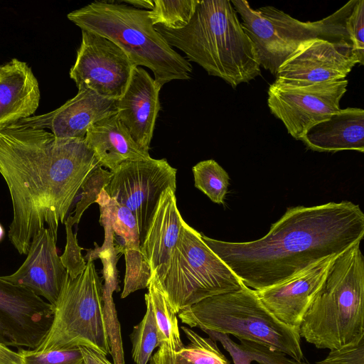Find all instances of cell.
<instances>
[{"mask_svg":"<svg viewBox=\"0 0 364 364\" xmlns=\"http://www.w3.org/2000/svg\"><path fill=\"white\" fill-rule=\"evenodd\" d=\"M99 166L85 139L59 138L21 119L0 128V174L13 210L8 237L20 255L43 228L57 240L59 223Z\"/></svg>","mask_w":364,"mask_h":364,"instance_id":"1","label":"cell"},{"mask_svg":"<svg viewBox=\"0 0 364 364\" xmlns=\"http://www.w3.org/2000/svg\"><path fill=\"white\" fill-rule=\"evenodd\" d=\"M364 213L350 201L288 208L264 236L244 242L201 237L245 286L262 290L284 282L360 242Z\"/></svg>","mask_w":364,"mask_h":364,"instance_id":"2","label":"cell"},{"mask_svg":"<svg viewBox=\"0 0 364 364\" xmlns=\"http://www.w3.org/2000/svg\"><path fill=\"white\" fill-rule=\"evenodd\" d=\"M154 26L171 47L183 52L188 61L232 87L260 74L256 48L230 0H198L191 21L183 28Z\"/></svg>","mask_w":364,"mask_h":364,"instance_id":"3","label":"cell"},{"mask_svg":"<svg viewBox=\"0 0 364 364\" xmlns=\"http://www.w3.org/2000/svg\"><path fill=\"white\" fill-rule=\"evenodd\" d=\"M81 30L117 45L136 66L149 68L162 87L175 80H189L192 65L155 29L148 10L125 4L94 1L68 14Z\"/></svg>","mask_w":364,"mask_h":364,"instance_id":"4","label":"cell"},{"mask_svg":"<svg viewBox=\"0 0 364 364\" xmlns=\"http://www.w3.org/2000/svg\"><path fill=\"white\" fill-rule=\"evenodd\" d=\"M357 242L339 255L306 312L300 337L318 349H338L364 336V259Z\"/></svg>","mask_w":364,"mask_h":364,"instance_id":"5","label":"cell"},{"mask_svg":"<svg viewBox=\"0 0 364 364\" xmlns=\"http://www.w3.org/2000/svg\"><path fill=\"white\" fill-rule=\"evenodd\" d=\"M178 316L191 327L262 343L304 362L299 330L277 320L263 305L256 290L245 284L238 290L204 299Z\"/></svg>","mask_w":364,"mask_h":364,"instance_id":"6","label":"cell"},{"mask_svg":"<svg viewBox=\"0 0 364 364\" xmlns=\"http://www.w3.org/2000/svg\"><path fill=\"white\" fill-rule=\"evenodd\" d=\"M356 1L350 0L331 15L313 22L300 21L272 6L253 9L245 0L231 3L256 48L260 66L275 75L279 66L308 41L323 38L351 43L346 21Z\"/></svg>","mask_w":364,"mask_h":364,"instance_id":"7","label":"cell"},{"mask_svg":"<svg viewBox=\"0 0 364 364\" xmlns=\"http://www.w3.org/2000/svg\"><path fill=\"white\" fill-rule=\"evenodd\" d=\"M102 284L94 260L87 259L85 270L69 276L53 306L48 333L35 349L45 352L86 346L107 355L108 337L102 311Z\"/></svg>","mask_w":364,"mask_h":364,"instance_id":"8","label":"cell"},{"mask_svg":"<svg viewBox=\"0 0 364 364\" xmlns=\"http://www.w3.org/2000/svg\"><path fill=\"white\" fill-rule=\"evenodd\" d=\"M160 282L176 314L204 299L238 290L243 285L205 243L201 233L184 220L166 272Z\"/></svg>","mask_w":364,"mask_h":364,"instance_id":"9","label":"cell"},{"mask_svg":"<svg viewBox=\"0 0 364 364\" xmlns=\"http://www.w3.org/2000/svg\"><path fill=\"white\" fill-rule=\"evenodd\" d=\"M176 171L166 159L151 158L124 162L112 172L104 190L134 215L141 244L161 194L176 188Z\"/></svg>","mask_w":364,"mask_h":364,"instance_id":"10","label":"cell"},{"mask_svg":"<svg viewBox=\"0 0 364 364\" xmlns=\"http://www.w3.org/2000/svg\"><path fill=\"white\" fill-rule=\"evenodd\" d=\"M348 84L346 79L303 86L274 82L268 90V107L288 133L301 140L311 126L340 109Z\"/></svg>","mask_w":364,"mask_h":364,"instance_id":"11","label":"cell"},{"mask_svg":"<svg viewBox=\"0 0 364 364\" xmlns=\"http://www.w3.org/2000/svg\"><path fill=\"white\" fill-rule=\"evenodd\" d=\"M82 39L70 77L77 89L88 88L117 100L124 93L136 67L117 45L102 36L81 30Z\"/></svg>","mask_w":364,"mask_h":364,"instance_id":"12","label":"cell"},{"mask_svg":"<svg viewBox=\"0 0 364 364\" xmlns=\"http://www.w3.org/2000/svg\"><path fill=\"white\" fill-rule=\"evenodd\" d=\"M358 63L350 43L314 38L303 43L279 66L274 82L303 86L343 80Z\"/></svg>","mask_w":364,"mask_h":364,"instance_id":"13","label":"cell"},{"mask_svg":"<svg viewBox=\"0 0 364 364\" xmlns=\"http://www.w3.org/2000/svg\"><path fill=\"white\" fill-rule=\"evenodd\" d=\"M56 241L47 228H42L33 237L21 267L0 279L29 289L54 306L69 276L58 255Z\"/></svg>","mask_w":364,"mask_h":364,"instance_id":"14","label":"cell"},{"mask_svg":"<svg viewBox=\"0 0 364 364\" xmlns=\"http://www.w3.org/2000/svg\"><path fill=\"white\" fill-rule=\"evenodd\" d=\"M338 256L323 259L284 282L256 291L259 299L277 320L299 330L306 312Z\"/></svg>","mask_w":364,"mask_h":364,"instance_id":"15","label":"cell"},{"mask_svg":"<svg viewBox=\"0 0 364 364\" xmlns=\"http://www.w3.org/2000/svg\"><path fill=\"white\" fill-rule=\"evenodd\" d=\"M114 113V100L104 97L90 89L80 88L74 97L59 108L21 120L38 128L49 129L59 138L85 139L91 125Z\"/></svg>","mask_w":364,"mask_h":364,"instance_id":"16","label":"cell"},{"mask_svg":"<svg viewBox=\"0 0 364 364\" xmlns=\"http://www.w3.org/2000/svg\"><path fill=\"white\" fill-rule=\"evenodd\" d=\"M161 89L146 70L136 66L124 93L115 100L118 118L133 139L147 151L161 108Z\"/></svg>","mask_w":364,"mask_h":364,"instance_id":"17","label":"cell"},{"mask_svg":"<svg viewBox=\"0 0 364 364\" xmlns=\"http://www.w3.org/2000/svg\"><path fill=\"white\" fill-rule=\"evenodd\" d=\"M107 211L114 236L122 243L119 252L124 254L126 272L121 298L148 287L151 275L150 267L141 251L139 232L136 218L126 207L118 203L103 189L95 200Z\"/></svg>","mask_w":364,"mask_h":364,"instance_id":"18","label":"cell"},{"mask_svg":"<svg viewBox=\"0 0 364 364\" xmlns=\"http://www.w3.org/2000/svg\"><path fill=\"white\" fill-rule=\"evenodd\" d=\"M175 191L168 188L161 194L141 244L145 261L160 282L166 272L183 220L176 205Z\"/></svg>","mask_w":364,"mask_h":364,"instance_id":"19","label":"cell"},{"mask_svg":"<svg viewBox=\"0 0 364 364\" xmlns=\"http://www.w3.org/2000/svg\"><path fill=\"white\" fill-rule=\"evenodd\" d=\"M41 98L39 85L30 67L14 58L0 70V128L32 117Z\"/></svg>","mask_w":364,"mask_h":364,"instance_id":"20","label":"cell"},{"mask_svg":"<svg viewBox=\"0 0 364 364\" xmlns=\"http://www.w3.org/2000/svg\"><path fill=\"white\" fill-rule=\"evenodd\" d=\"M306 147L316 151L343 150L364 151V110L341 109L311 126L301 139Z\"/></svg>","mask_w":364,"mask_h":364,"instance_id":"21","label":"cell"},{"mask_svg":"<svg viewBox=\"0 0 364 364\" xmlns=\"http://www.w3.org/2000/svg\"><path fill=\"white\" fill-rule=\"evenodd\" d=\"M85 141L100 165L111 172L124 162L151 158L149 151L133 139L116 113L91 125Z\"/></svg>","mask_w":364,"mask_h":364,"instance_id":"22","label":"cell"},{"mask_svg":"<svg viewBox=\"0 0 364 364\" xmlns=\"http://www.w3.org/2000/svg\"><path fill=\"white\" fill-rule=\"evenodd\" d=\"M189 342L178 351L161 346L153 355L157 364H230L210 338H204L181 326Z\"/></svg>","mask_w":364,"mask_h":364,"instance_id":"23","label":"cell"},{"mask_svg":"<svg viewBox=\"0 0 364 364\" xmlns=\"http://www.w3.org/2000/svg\"><path fill=\"white\" fill-rule=\"evenodd\" d=\"M145 294L149 299L159 330V347L178 351L184 346L181 339L176 314L171 308L161 284L153 272Z\"/></svg>","mask_w":364,"mask_h":364,"instance_id":"24","label":"cell"},{"mask_svg":"<svg viewBox=\"0 0 364 364\" xmlns=\"http://www.w3.org/2000/svg\"><path fill=\"white\" fill-rule=\"evenodd\" d=\"M195 187L205 193L213 203L223 204L228 192L230 177L215 160L198 162L192 168Z\"/></svg>","mask_w":364,"mask_h":364,"instance_id":"25","label":"cell"},{"mask_svg":"<svg viewBox=\"0 0 364 364\" xmlns=\"http://www.w3.org/2000/svg\"><path fill=\"white\" fill-rule=\"evenodd\" d=\"M146 311L131 334L132 358L136 364H147L154 350L159 346V330L151 304L144 295Z\"/></svg>","mask_w":364,"mask_h":364,"instance_id":"26","label":"cell"},{"mask_svg":"<svg viewBox=\"0 0 364 364\" xmlns=\"http://www.w3.org/2000/svg\"><path fill=\"white\" fill-rule=\"evenodd\" d=\"M154 7L148 10L153 26L160 25L170 29H179L191 21L198 0H153Z\"/></svg>","mask_w":364,"mask_h":364,"instance_id":"27","label":"cell"},{"mask_svg":"<svg viewBox=\"0 0 364 364\" xmlns=\"http://www.w3.org/2000/svg\"><path fill=\"white\" fill-rule=\"evenodd\" d=\"M112 177V173L103 168L101 166H97L91 173L81 186L80 197L74 212L72 213L73 215L70 214L66 218L71 225L73 226L80 222L83 213L91 204L95 203L98 196L109 184Z\"/></svg>","mask_w":364,"mask_h":364,"instance_id":"28","label":"cell"},{"mask_svg":"<svg viewBox=\"0 0 364 364\" xmlns=\"http://www.w3.org/2000/svg\"><path fill=\"white\" fill-rule=\"evenodd\" d=\"M23 364H82L79 347L52 350L45 352L19 348L17 351Z\"/></svg>","mask_w":364,"mask_h":364,"instance_id":"29","label":"cell"},{"mask_svg":"<svg viewBox=\"0 0 364 364\" xmlns=\"http://www.w3.org/2000/svg\"><path fill=\"white\" fill-rule=\"evenodd\" d=\"M240 351L257 364H301L282 352L250 341L240 340L237 343Z\"/></svg>","mask_w":364,"mask_h":364,"instance_id":"30","label":"cell"},{"mask_svg":"<svg viewBox=\"0 0 364 364\" xmlns=\"http://www.w3.org/2000/svg\"><path fill=\"white\" fill-rule=\"evenodd\" d=\"M64 225L66 232V245L60 259L69 277L74 279L85 270L87 262L81 255L83 248L77 243L76 234L73 232V225L66 219Z\"/></svg>","mask_w":364,"mask_h":364,"instance_id":"31","label":"cell"},{"mask_svg":"<svg viewBox=\"0 0 364 364\" xmlns=\"http://www.w3.org/2000/svg\"><path fill=\"white\" fill-rule=\"evenodd\" d=\"M346 29L360 64L364 63V1L357 0L346 21Z\"/></svg>","mask_w":364,"mask_h":364,"instance_id":"32","label":"cell"},{"mask_svg":"<svg viewBox=\"0 0 364 364\" xmlns=\"http://www.w3.org/2000/svg\"><path fill=\"white\" fill-rule=\"evenodd\" d=\"M314 364H364V336L341 348L330 350L324 359Z\"/></svg>","mask_w":364,"mask_h":364,"instance_id":"33","label":"cell"},{"mask_svg":"<svg viewBox=\"0 0 364 364\" xmlns=\"http://www.w3.org/2000/svg\"><path fill=\"white\" fill-rule=\"evenodd\" d=\"M203 331L207 333L214 341H219L225 350H227L232 358L234 364H251L252 360L242 354L237 347V343L234 342L229 335L202 328Z\"/></svg>","mask_w":364,"mask_h":364,"instance_id":"34","label":"cell"},{"mask_svg":"<svg viewBox=\"0 0 364 364\" xmlns=\"http://www.w3.org/2000/svg\"><path fill=\"white\" fill-rule=\"evenodd\" d=\"M78 347L82 356V364H113L107 360L106 355L92 348L86 346Z\"/></svg>","mask_w":364,"mask_h":364,"instance_id":"35","label":"cell"},{"mask_svg":"<svg viewBox=\"0 0 364 364\" xmlns=\"http://www.w3.org/2000/svg\"><path fill=\"white\" fill-rule=\"evenodd\" d=\"M0 364H23L18 352L11 350L8 346L0 343Z\"/></svg>","mask_w":364,"mask_h":364,"instance_id":"36","label":"cell"},{"mask_svg":"<svg viewBox=\"0 0 364 364\" xmlns=\"http://www.w3.org/2000/svg\"><path fill=\"white\" fill-rule=\"evenodd\" d=\"M125 4L134 7L136 9H142V8L151 10L154 7L153 0H124L122 1Z\"/></svg>","mask_w":364,"mask_h":364,"instance_id":"37","label":"cell"},{"mask_svg":"<svg viewBox=\"0 0 364 364\" xmlns=\"http://www.w3.org/2000/svg\"><path fill=\"white\" fill-rule=\"evenodd\" d=\"M4 236V229L0 223V242L3 239Z\"/></svg>","mask_w":364,"mask_h":364,"instance_id":"38","label":"cell"},{"mask_svg":"<svg viewBox=\"0 0 364 364\" xmlns=\"http://www.w3.org/2000/svg\"><path fill=\"white\" fill-rule=\"evenodd\" d=\"M149 364H157L154 356L151 357L149 360Z\"/></svg>","mask_w":364,"mask_h":364,"instance_id":"39","label":"cell"},{"mask_svg":"<svg viewBox=\"0 0 364 364\" xmlns=\"http://www.w3.org/2000/svg\"><path fill=\"white\" fill-rule=\"evenodd\" d=\"M1 65H0V70H1Z\"/></svg>","mask_w":364,"mask_h":364,"instance_id":"40","label":"cell"}]
</instances>
